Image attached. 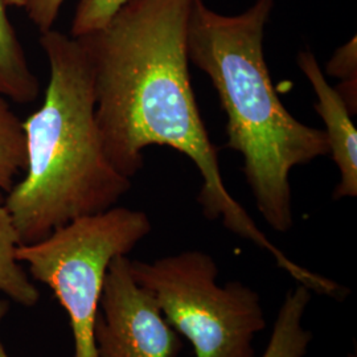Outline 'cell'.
<instances>
[{
	"mask_svg": "<svg viewBox=\"0 0 357 357\" xmlns=\"http://www.w3.org/2000/svg\"><path fill=\"white\" fill-rule=\"evenodd\" d=\"M65 0H26V10L28 19L33 23L41 33L53 29Z\"/></svg>",
	"mask_w": 357,
	"mask_h": 357,
	"instance_id": "cell-14",
	"label": "cell"
},
{
	"mask_svg": "<svg viewBox=\"0 0 357 357\" xmlns=\"http://www.w3.org/2000/svg\"><path fill=\"white\" fill-rule=\"evenodd\" d=\"M274 0H257L240 15L192 8L188 60L211 78L227 113V147L241 153L245 178L271 229L293 228L290 174L330 153L324 130L295 119L273 86L264 36Z\"/></svg>",
	"mask_w": 357,
	"mask_h": 357,
	"instance_id": "cell-2",
	"label": "cell"
},
{
	"mask_svg": "<svg viewBox=\"0 0 357 357\" xmlns=\"http://www.w3.org/2000/svg\"><path fill=\"white\" fill-rule=\"evenodd\" d=\"M8 310H10L8 302L0 298V326H1V320L4 319V317L7 315ZM0 357H10L8 354H7V351H6V348H4V345H3L1 337H0Z\"/></svg>",
	"mask_w": 357,
	"mask_h": 357,
	"instance_id": "cell-15",
	"label": "cell"
},
{
	"mask_svg": "<svg viewBox=\"0 0 357 357\" xmlns=\"http://www.w3.org/2000/svg\"><path fill=\"white\" fill-rule=\"evenodd\" d=\"M26 168V138L23 121L10 102L0 98V192L11 190Z\"/></svg>",
	"mask_w": 357,
	"mask_h": 357,
	"instance_id": "cell-11",
	"label": "cell"
},
{
	"mask_svg": "<svg viewBox=\"0 0 357 357\" xmlns=\"http://www.w3.org/2000/svg\"><path fill=\"white\" fill-rule=\"evenodd\" d=\"M195 1L130 0L103 28L77 38L91 66L96 119L106 156L128 178L143 168L149 146H168L188 156L203 178L197 202L204 216L221 220L227 229L268 252L295 281L312 289L319 275L270 243L225 187L190 77L187 35Z\"/></svg>",
	"mask_w": 357,
	"mask_h": 357,
	"instance_id": "cell-1",
	"label": "cell"
},
{
	"mask_svg": "<svg viewBox=\"0 0 357 357\" xmlns=\"http://www.w3.org/2000/svg\"><path fill=\"white\" fill-rule=\"evenodd\" d=\"M130 270L195 357H255L253 342L266 327L261 296L243 282L221 286L212 255L185 250L153 262L130 259Z\"/></svg>",
	"mask_w": 357,
	"mask_h": 357,
	"instance_id": "cell-4",
	"label": "cell"
},
{
	"mask_svg": "<svg viewBox=\"0 0 357 357\" xmlns=\"http://www.w3.org/2000/svg\"><path fill=\"white\" fill-rule=\"evenodd\" d=\"M38 93V76L8 17L7 3L0 0V98L26 105L36 101Z\"/></svg>",
	"mask_w": 357,
	"mask_h": 357,
	"instance_id": "cell-8",
	"label": "cell"
},
{
	"mask_svg": "<svg viewBox=\"0 0 357 357\" xmlns=\"http://www.w3.org/2000/svg\"><path fill=\"white\" fill-rule=\"evenodd\" d=\"M20 238L13 217L0 205V293L24 307L35 306L40 293L16 258Z\"/></svg>",
	"mask_w": 357,
	"mask_h": 357,
	"instance_id": "cell-10",
	"label": "cell"
},
{
	"mask_svg": "<svg viewBox=\"0 0 357 357\" xmlns=\"http://www.w3.org/2000/svg\"><path fill=\"white\" fill-rule=\"evenodd\" d=\"M94 342L98 357H178L181 351L153 294L132 277L128 255L107 268Z\"/></svg>",
	"mask_w": 357,
	"mask_h": 357,
	"instance_id": "cell-6",
	"label": "cell"
},
{
	"mask_svg": "<svg viewBox=\"0 0 357 357\" xmlns=\"http://www.w3.org/2000/svg\"><path fill=\"white\" fill-rule=\"evenodd\" d=\"M326 70L328 75L340 78L342 81L357 78L356 38H351L347 44L337 48L331 60L327 63Z\"/></svg>",
	"mask_w": 357,
	"mask_h": 357,
	"instance_id": "cell-13",
	"label": "cell"
},
{
	"mask_svg": "<svg viewBox=\"0 0 357 357\" xmlns=\"http://www.w3.org/2000/svg\"><path fill=\"white\" fill-rule=\"evenodd\" d=\"M312 291L303 284L289 290L273 327L266 349L261 357H305L312 333L305 328L303 319Z\"/></svg>",
	"mask_w": 357,
	"mask_h": 357,
	"instance_id": "cell-9",
	"label": "cell"
},
{
	"mask_svg": "<svg viewBox=\"0 0 357 357\" xmlns=\"http://www.w3.org/2000/svg\"><path fill=\"white\" fill-rule=\"evenodd\" d=\"M7 6L16 7V8H24L26 7V0H6Z\"/></svg>",
	"mask_w": 357,
	"mask_h": 357,
	"instance_id": "cell-16",
	"label": "cell"
},
{
	"mask_svg": "<svg viewBox=\"0 0 357 357\" xmlns=\"http://www.w3.org/2000/svg\"><path fill=\"white\" fill-rule=\"evenodd\" d=\"M298 65L317 94L315 110L326 125L330 153L339 168L340 181L333 192V199L357 196V131L351 110L336 88L326 79L315 54L302 51L298 54Z\"/></svg>",
	"mask_w": 357,
	"mask_h": 357,
	"instance_id": "cell-7",
	"label": "cell"
},
{
	"mask_svg": "<svg viewBox=\"0 0 357 357\" xmlns=\"http://www.w3.org/2000/svg\"><path fill=\"white\" fill-rule=\"evenodd\" d=\"M151 230V220L143 211L115 205L16 249L17 261L28 265L31 275L47 284L66 311L73 357H98L94 327L107 268L116 257L130 255Z\"/></svg>",
	"mask_w": 357,
	"mask_h": 357,
	"instance_id": "cell-5",
	"label": "cell"
},
{
	"mask_svg": "<svg viewBox=\"0 0 357 357\" xmlns=\"http://www.w3.org/2000/svg\"><path fill=\"white\" fill-rule=\"evenodd\" d=\"M40 45L50 81L41 106L23 121L24 178L13 184L4 203L20 245L113 208L131 188V178L121 175L105 153L82 44L51 29L41 33Z\"/></svg>",
	"mask_w": 357,
	"mask_h": 357,
	"instance_id": "cell-3",
	"label": "cell"
},
{
	"mask_svg": "<svg viewBox=\"0 0 357 357\" xmlns=\"http://www.w3.org/2000/svg\"><path fill=\"white\" fill-rule=\"evenodd\" d=\"M130 0H79L70 26L72 38H82L106 26Z\"/></svg>",
	"mask_w": 357,
	"mask_h": 357,
	"instance_id": "cell-12",
	"label": "cell"
}]
</instances>
